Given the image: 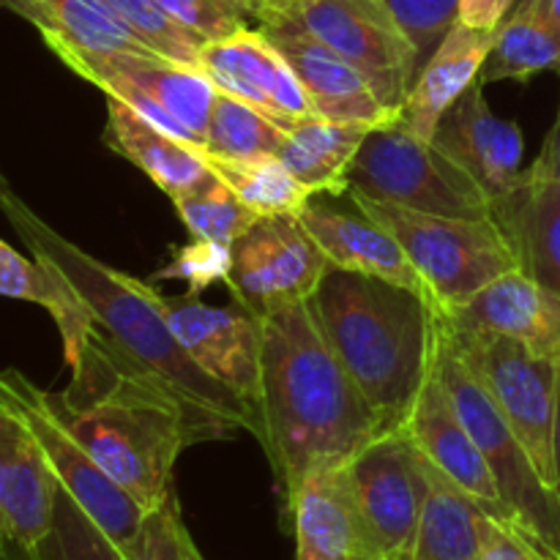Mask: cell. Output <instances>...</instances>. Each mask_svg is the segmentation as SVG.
<instances>
[{
	"mask_svg": "<svg viewBox=\"0 0 560 560\" xmlns=\"http://www.w3.org/2000/svg\"><path fill=\"white\" fill-rule=\"evenodd\" d=\"M120 556L124 560H206L180 517L175 492L148 509L137 534L120 547Z\"/></svg>",
	"mask_w": 560,
	"mask_h": 560,
	"instance_id": "cell-36",
	"label": "cell"
},
{
	"mask_svg": "<svg viewBox=\"0 0 560 560\" xmlns=\"http://www.w3.org/2000/svg\"><path fill=\"white\" fill-rule=\"evenodd\" d=\"M60 481L25 421L0 408V541L36 547L52 530Z\"/></svg>",
	"mask_w": 560,
	"mask_h": 560,
	"instance_id": "cell-20",
	"label": "cell"
},
{
	"mask_svg": "<svg viewBox=\"0 0 560 560\" xmlns=\"http://www.w3.org/2000/svg\"><path fill=\"white\" fill-rule=\"evenodd\" d=\"M230 255V290L257 317L310 301L331 268L301 217H260Z\"/></svg>",
	"mask_w": 560,
	"mask_h": 560,
	"instance_id": "cell-12",
	"label": "cell"
},
{
	"mask_svg": "<svg viewBox=\"0 0 560 560\" xmlns=\"http://www.w3.org/2000/svg\"><path fill=\"white\" fill-rule=\"evenodd\" d=\"M441 320L457 328L503 334L523 342L530 353L560 364V293L541 288L523 271L495 279Z\"/></svg>",
	"mask_w": 560,
	"mask_h": 560,
	"instance_id": "cell-23",
	"label": "cell"
},
{
	"mask_svg": "<svg viewBox=\"0 0 560 560\" xmlns=\"http://www.w3.org/2000/svg\"><path fill=\"white\" fill-rule=\"evenodd\" d=\"M370 131L366 126L306 115L284 131L277 156L315 197H345L350 189L348 170Z\"/></svg>",
	"mask_w": 560,
	"mask_h": 560,
	"instance_id": "cell-27",
	"label": "cell"
},
{
	"mask_svg": "<svg viewBox=\"0 0 560 560\" xmlns=\"http://www.w3.org/2000/svg\"><path fill=\"white\" fill-rule=\"evenodd\" d=\"M345 197H348V191H345ZM348 202L350 206H337V202H328L326 195H320L312 197L304 211L299 213L304 228L320 244L331 266L364 273V277L386 279V282L399 284V288L413 290L435 312L430 288L421 279V273L416 271L402 244L381 222H375L370 213L361 211L350 197Z\"/></svg>",
	"mask_w": 560,
	"mask_h": 560,
	"instance_id": "cell-19",
	"label": "cell"
},
{
	"mask_svg": "<svg viewBox=\"0 0 560 560\" xmlns=\"http://www.w3.org/2000/svg\"><path fill=\"white\" fill-rule=\"evenodd\" d=\"M0 211L33 257L47 260L69 279L91 312L96 337L118 359H124L131 370L164 383L197 413L208 416L228 432L246 430L260 441V416L189 359L164 315L162 293L151 282H142L82 252L33 213L11 186L0 189Z\"/></svg>",
	"mask_w": 560,
	"mask_h": 560,
	"instance_id": "cell-3",
	"label": "cell"
},
{
	"mask_svg": "<svg viewBox=\"0 0 560 560\" xmlns=\"http://www.w3.org/2000/svg\"><path fill=\"white\" fill-rule=\"evenodd\" d=\"M104 3L153 52L186 69L200 71V52L206 42L178 25L156 0H104Z\"/></svg>",
	"mask_w": 560,
	"mask_h": 560,
	"instance_id": "cell-34",
	"label": "cell"
},
{
	"mask_svg": "<svg viewBox=\"0 0 560 560\" xmlns=\"http://www.w3.org/2000/svg\"><path fill=\"white\" fill-rule=\"evenodd\" d=\"M66 364L69 386L49 394L55 413L145 512L173 492V470L184 448L230 435L164 383L131 370L93 326Z\"/></svg>",
	"mask_w": 560,
	"mask_h": 560,
	"instance_id": "cell-2",
	"label": "cell"
},
{
	"mask_svg": "<svg viewBox=\"0 0 560 560\" xmlns=\"http://www.w3.org/2000/svg\"><path fill=\"white\" fill-rule=\"evenodd\" d=\"M0 295L27 301L52 317L63 339V355H69L91 331V312L69 279L42 257H25L0 238Z\"/></svg>",
	"mask_w": 560,
	"mask_h": 560,
	"instance_id": "cell-30",
	"label": "cell"
},
{
	"mask_svg": "<svg viewBox=\"0 0 560 560\" xmlns=\"http://www.w3.org/2000/svg\"><path fill=\"white\" fill-rule=\"evenodd\" d=\"M104 142L115 153L129 159L135 167H140L170 200L200 189L202 184H208L217 175L211 164H208L202 148L189 145V142L167 135L159 126L140 118L124 102L109 96Z\"/></svg>",
	"mask_w": 560,
	"mask_h": 560,
	"instance_id": "cell-26",
	"label": "cell"
},
{
	"mask_svg": "<svg viewBox=\"0 0 560 560\" xmlns=\"http://www.w3.org/2000/svg\"><path fill=\"white\" fill-rule=\"evenodd\" d=\"M284 131L288 129H282L257 107L219 91L208 118L202 153L217 159L277 156Z\"/></svg>",
	"mask_w": 560,
	"mask_h": 560,
	"instance_id": "cell-32",
	"label": "cell"
},
{
	"mask_svg": "<svg viewBox=\"0 0 560 560\" xmlns=\"http://www.w3.org/2000/svg\"><path fill=\"white\" fill-rule=\"evenodd\" d=\"M438 375L457 408L459 419L474 435L476 446L485 454L492 476L498 481L501 498L517 514L520 523L560 558V501L558 492L541 479L534 459L525 452L523 441L514 435L509 421L492 402L479 377L465 366L454 353L443 334L441 323L435 326V355H432Z\"/></svg>",
	"mask_w": 560,
	"mask_h": 560,
	"instance_id": "cell-9",
	"label": "cell"
},
{
	"mask_svg": "<svg viewBox=\"0 0 560 560\" xmlns=\"http://www.w3.org/2000/svg\"><path fill=\"white\" fill-rule=\"evenodd\" d=\"M312 315L383 424L405 427L435 353L438 317L419 293L377 277L328 268Z\"/></svg>",
	"mask_w": 560,
	"mask_h": 560,
	"instance_id": "cell-4",
	"label": "cell"
},
{
	"mask_svg": "<svg viewBox=\"0 0 560 560\" xmlns=\"http://www.w3.org/2000/svg\"><path fill=\"white\" fill-rule=\"evenodd\" d=\"M173 206L195 238L222 246H233L260 219L219 175H213L200 189L175 197Z\"/></svg>",
	"mask_w": 560,
	"mask_h": 560,
	"instance_id": "cell-33",
	"label": "cell"
},
{
	"mask_svg": "<svg viewBox=\"0 0 560 560\" xmlns=\"http://www.w3.org/2000/svg\"><path fill=\"white\" fill-rule=\"evenodd\" d=\"M295 560H386L359 506L348 465L306 476L288 498Z\"/></svg>",
	"mask_w": 560,
	"mask_h": 560,
	"instance_id": "cell-15",
	"label": "cell"
},
{
	"mask_svg": "<svg viewBox=\"0 0 560 560\" xmlns=\"http://www.w3.org/2000/svg\"><path fill=\"white\" fill-rule=\"evenodd\" d=\"M348 197L402 244L430 288L435 317H448L487 284L520 271L512 244L495 217H435L372 200L353 189H348Z\"/></svg>",
	"mask_w": 560,
	"mask_h": 560,
	"instance_id": "cell-5",
	"label": "cell"
},
{
	"mask_svg": "<svg viewBox=\"0 0 560 560\" xmlns=\"http://www.w3.org/2000/svg\"><path fill=\"white\" fill-rule=\"evenodd\" d=\"M353 191L419 213L457 219L492 217V197L402 118L366 135L348 170Z\"/></svg>",
	"mask_w": 560,
	"mask_h": 560,
	"instance_id": "cell-7",
	"label": "cell"
},
{
	"mask_svg": "<svg viewBox=\"0 0 560 560\" xmlns=\"http://www.w3.org/2000/svg\"><path fill=\"white\" fill-rule=\"evenodd\" d=\"M257 25L284 22L348 60L388 109L402 113L419 77V52L386 0H273L257 3Z\"/></svg>",
	"mask_w": 560,
	"mask_h": 560,
	"instance_id": "cell-6",
	"label": "cell"
},
{
	"mask_svg": "<svg viewBox=\"0 0 560 560\" xmlns=\"http://www.w3.org/2000/svg\"><path fill=\"white\" fill-rule=\"evenodd\" d=\"M260 323V443L288 498L306 476L345 468L388 427L323 337L310 301Z\"/></svg>",
	"mask_w": 560,
	"mask_h": 560,
	"instance_id": "cell-1",
	"label": "cell"
},
{
	"mask_svg": "<svg viewBox=\"0 0 560 560\" xmlns=\"http://www.w3.org/2000/svg\"><path fill=\"white\" fill-rule=\"evenodd\" d=\"M547 5H550L552 20H556V22H558V27H560V0H547Z\"/></svg>",
	"mask_w": 560,
	"mask_h": 560,
	"instance_id": "cell-45",
	"label": "cell"
},
{
	"mask_svg": "<svg viewBox=\"0 0 560 560\" xmlns=\"http://www.w3.org/2000/svg\"><path fill=\"white\" fill-rule=\"evenodd\" d=\"M0 560H36L33 547L14 545V541H0Z\"/></svg>",
	"mask_w": 560,
	"mask_h": 560,
	"instance_id": "cell-43",
	"label": "cell"
},
{
	"mask_svg": "<svg viewBox=\"0 0 560 560\" xmlns=\"http://www.w3.org/2000/svg\"><path fill=\"white\" fill-rule=\"evenodd\" d=\"M162 306L189 359L257 413L262 375L260 317L238 301L233 306H208L195 293L162 295Z\"/></svg>",
	"mask_w": 560,
	"mask_h": 560,
	"instance_id": "cell-13",
	"label": "cell"
},
{
	"mask_svg": "<svg viewBox=\"0 0 560 560\" xmlns=\"http://www.w3.org/2000/svg\"><path fill=\"white\" fill-rule=\"evenodd\" d=\"M520 271L560 293V180L525 170L506 197L492 202Z\"/></svg>",
	"mask_w": 560,
	"mask_h": 560,
	"instance_id": "cell-24",
	"label": "cell"
},
{
	"mask_svg": "<svg viewBox=\"0 0 560 560\" xmlns=\"http://www.w3.org/2000/svg\"><path fill=\"white\" fill-rule=\"evenodd\" d=\"M432 142L452 156L492 197V202L506 197L525 173L523 131L514 120L492 113L481 82H474L443 115Z\"/></svg>",
	"mask_w": 560,
	"mask_h": 560,
	"instance_id": "cell-18",
	"label": "cell"
},
{
	"mask_svg": "<svg viewBox=\"0 0 560 560\" xmlns=\"http://www.w3.org/2000/svg\"><path fill=\"white\" fill-rule=\"evenodd\" d=\"M82 80L107 91L113 85H126L142 93L156 104L159 113L167 118L170 131L189 145L202 148L206 142L208 118L219 88L202 71L164 60L159 55L140 58V55H118V58L96 60L77 69Z\"/></svg>",
	"mask_w": 560,
	"mask_h": 560,
	"instance_id": "cell-21",
	"label": "cell"
},
{
	"mask_svg": "<svg viewBox=\"0 0 560 560\" xmlns=\"http://www.w3.org/2000/svg\"><path fill=\"white\" fill-rule=\"evenodd\" d=\"M200 71L219 91L257 107L282 129L315 115L293 66L262 27H246L222 42H208L200 52Z\"/></svg>",
	"mask_w": 560,
	"mask_h": 560,
	"instance_id": "cell-14",
	"label": "cell"
},
{
	"mask_svg": "<svg viewBox=\"0 0 560 560\" xmlns=\"http://www.w3.org/2000/svg\"><path fill=\"white\" fill-rule=\"evenodd\" d=\"M213 173L249 206L257 217H299L312 191L293 178L279 156L260 159H217L206 156Z\"/></svg>",
	"mask_w": 560,
	"mask_h": 560,
	"instance_id": "cell-31",
	"label": "cell"
},
{
	"mask_svg": "<svg viewBox=\"0 0 560 560\" xmlns=\"http://www.w3.org/2000/svg\"><path fill=\"white\" fill-rule=\"evenodd\" d=\"M0 408L11 410L36 435L58 476L60 487L80 503L82 512L113 539V545L124 547L140 528L145 509L129 495L120 485H115L88 448L71 435L69 427L60 421L49 402V392H42L31 377L16 370L0 372Z\"/></svg>",
	"mask_w": 560,
	"mask_h": 560,
	"instance_id": "cell-10",
	"label": "cell"
},
{
	"mask_svg": "<svg viewBox=\"0 0 560 560\" xmlns=\"http://www.w3.org/2000/svg\"><path fill=\"white\" fill-rule=\"evenodd\" d=\"M539 71L560 74V27L552 20L547 0H525L514 5L506 22L498 27L479 82H525Z\"/></svg>",
	"mask_w": 560,
	"mask_h": 560,
	"instance_id": "cell-29",
	"label": "cell"
},
{
	"mask_svg": "<svg viewBox=\"0 0 560 560\" xmlns=\"http://www.w3.org/2000/svg\"><path fill=\"white\" fill-rule=\"evenodd\" d=\"M249 3H273V0H249Z\"/></svg>",
	"mask_w": 560,
	"mask_h": 560,
	"instance_id": "cell-47",
	"label": "cell"
},
{
	"mask_svg": "<svg viewBox=\"0 0 560 560\" xmlns=\"http://www.w3.org/2000/svg\"><path fill=\"white\" fill-rule=\"evenodd\" d=\"M517 0H457V22L485 33H498Z\"/></svg>",
	"mask_w": 560,
	"mask_h": 560,
	"instance_id": "cell-41",
	"label": "cell"
},
{
	"mask_svg": "<svg viewBox=\"0 0 560 560\" xmlns=\"http://www.w3.org/2000/svg\"><path fill=\"white\" fill-rule=\"evenodd\" d=\"M528 170L536 175H547V178L560 180V109H558V118H556V124H552L550 135H547L539 159H536Z\"/></svg>",
	"mask_w": 560,
	"mask_h": 560,
	"instance_id": "cell-42",
	"label": "cell"
},
{
	"mask_svg": "<svg viewBox=\"0 0 560 560\" xmlns=\"http://www.w3.org/2000/svg\"><path fill=\"white\" fill-rule=\"evenodd\" d=\"M178 25L202 42H222L246 27H257V3L249 0H156Z\"/></svg>",
	"mask_w": 560,
	"mask_h": 560,
	"instance_id": "cell-37",
	"label": "cell"
},
{
	"mask_svg": "<svg viewBox=\"0 0 560 560\" xmlns=\"http://www.w3.org/2000/svg\"><path fill=\"white\" fill-rule=\"evenodd\" d=\"M257 27L266 31V36L293 66L315 115L337 120V124L366 126L372 131L402 118V113L388 109L377 98V93L372 91L370 82L355 66L339 58L317 38L306 36L304 31L284 25V22H262Z\"/></svg>",
	"mask_w": 560,
	"mask_h": 560,
	"instance_id": "cell-17",
	"label": "cell"
},
{
	"mask_svg": "<svg viewBox=\"0 0 560 560\" xmlns=\"http://www.w3.org/2000/svg\"><path fill=\"white\" fill-rule=\"evenodd\" d=\"M359 506L386 560H410L430 495V459L408 427H392L348 463Z\"/></svg>",
	"mask_w": 560,
	"mask_h": 560,
	"instance_id": "cell-11",
	"label": "cell"
},
{
	"mask_svg": "<svg viewBox=\"0 0 560 560\" xmlns=\"http://www.w3.org/2000/svg\"><path fill=\"white\" fill-rule=\"evenodd\" d=\"M556 490L560 501V388H558V416H556Z\"/></svg>",
	"mask_w": 560,
	"mask_h": 560,
	"instance_id": "cell-44",
	"label": "cell"
},
{
	"mask_svg": "<svg viewBox=\"0 0 560 560\" xmlns=\"http://www.w3.org/2000/svg\"><path fill=\"white\" fill-rule=\"evenodd\" d=\"M495 44V33L474 31L454 25L435 52L419 69L413 88L405 102L402 120L421 140H432L443 115L457 104V98L479 82L481 69Z\"/></svg>",
	"mask_w": 560,
	"mask_h": 560,
	"instance_id": "cell-25",
	"label": "cell"
},
{
	"mask_svg": "<svg viewBox=\"0 0 560 560\" xmlns=\"http://www.w3.org/2000/svg\"><path fill=\"white\" fill-rule=\"evenodd\" d=\"M454 353L479 377L485 392L523 441L541 479L556 490V416L560 364L530 353L523 342L481 328H457L441 320ZM558 492V490H556Z\"/></svg>",
	"mask_w": 560,
	"mask_h": 560,
	"instance_id": "cell-8",
	"label": "cell"
},
{
	"mask_svg": "<svg viewBox=\"0 0 560 560\" xmlns=\"http://www.w3.org/2000/svg\"><path fill=\"white\" fill-rule=\"evenodd\" d=\"M0 5L31 22L42 33L44 44L71 71L118 55H156L113 14L104 0H0Z\"/></svg>",
	"mask_w": 560,
	"mask_h": 560,
	"instance_id": "cell-22",
	"label": "cell"
},
{
	"mask_svg": "<svg viewBox=\"0 0 560 560\" xmlns=\"http://www.w3.org/2000/svg\"><path fill=\"white\" fill-rule=\"evenodd\" d=\"M520 3H525V0H517V5H520Z\"/></svg>",
	"mask_w": 560,
	"mask_h": 560,
	"instance_id": "cell-48",
	"label": "cell"
},
{
	"mask_svg": "<svg viewBox=\"0 0 560 560\" xmlns=\"http://www.w3.org/2000/svg\"><path fill=\"white\" fill-rule=\"evenodd\" d=\"M36 560H124L107 534L60 487L52 530L33 547Z\"/></svg>",
	"mask_w": 560,
	"mask_h": 560,
	"instance_id": "cell-35",
	"label": "cell"
},
{
	"mask_svg": "<svg viewBox=\"0 0 560 560\" xmlns=\"http://www.w3.org/2000/svg\"><path fill=\"white\" fill-rule=\"evenodd\" d=\"M3 186H9V180H5V175L0 173V189H3Z\"/></svg>",
	"mask_w": 560,
	"mask_h": 560,
	"instance_id": "cell-46",
	"label": "cell"
},
{
	"mask_svg": "<svg viewBox=\"0 0 560 560\" xmlns=\"http://www.w3.org/2000/svg\"><path fill=\"white\" fill-rule=\"evenodd\" d=\"M230 268H233L230 246L195 238L189 246L175 252L173 260L153 279H184L189 284V293L197 295L211 284L230 282Z\"/></svg>",
	"mask_w": 560,
	"mask_h": 560,
	"instance_id": "cell-39",
	"label": "cell"
},
{
	"mask_svg": "<svg viewBox=\"0 0 560 560\" xmlns=\"http://www.w3.org/2000/svg\"><path fill=\"white\" fill-rule=\"evenodd\" d=\"M402 31L419 52V69L427 63L446 33L457 25V0H386Z\"/></svg>",
	"mask_w": 560,
	"mask_h": 560,
	"instance_id": "cell-38",
	"label": "cell"
},
{
	"mask_svg": "<svg viewBox=\"0 0 560 560\" xmlns=\"http://www.w3.org/2000/svg\"><path fill=\"white\" fill-rule=\"evenodd\" d=\"M405 427H408V432L413 435L421 454H424V457L430 459L454 487H459L470 501L479 503L492 520L523 525L517 520V514H514L512 509L506 506V501L501 498L495 476H492L490 465H487L481 448L476 446L468 427L459 419L457 408H454L452 397H448L435 364H432L430 377H427L424 388H421L419 399H416L413 405V413H410L408 424Z\"/></svg>",
	"mask_w": 560,
	"mask_h": 560,
	"instance_id": "cell-16",
	"label": "cell"
},
{
	"mask_svg": "<svg viewBox=\"0 0 560 560\" xmlns=\"http://www.w3.org/2000/svg\"><path fill=\"white\" fill-rule=\"evenodd\" d=\"M490 514L430 463V495L410 560H481Z\"/></svg>",
	"mask_w": 560,
	"mask_h": 560,
	"instance_id": "cell-28",
	"label": "cell"
},
{
	"mask_svg": "<svg viewBox=\"0 0 560 560\" xmlns=\"http://www.w3.org/2000/svg\"><path fill=\"white\" fill-rule=\"evenodd\" d=\"M481 560H560L547 545H541L523 525L487 520Z\"/></svg>",
	"mask_w": 560,
	"mask_h": 560,
	"instance_id": "cell-40",
	"label": "cell"
}]
</instances>
